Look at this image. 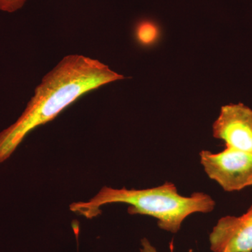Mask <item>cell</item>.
Segmentation results:
<instances>
[{
  "instance_id": "obj_7",
  "label": "cell",
  "mask_w": 252,
  "mask_h": 252,
  "mask_svg": "<svg viewBox=\"0 0 252 252\" xmlns=\"http://www.w3.org/2000/svg\"><path fill=\"white\" fill-rule=\"evenodd\" d=\"M26 0H0V11L14 13L24 6Z\"/></svg>"
},
{
  "instance_id": "obj_5",
  "label": "cell",
  "mask_w": 252,
  "mask_h": 252,
  "mask_svg": "<svg viewBox=\"0 0 252 252\" xmlns=\"http://www.w3.org/2000/svg\"><path fill=\"white\" fill-rule=\"evenodd\" d=\"M213 252H252V205L241 216L222 217L210 235Z\"/></svg>"
},
{
  "instance_id": "obj_8",
  "label": "cell",
  "mask_w": 252,
  "mask_h": 252,
  "mask_svg": "<svg viewBox=\"0 0 252 252\" xmlns=\"http://www.w3.org/2000/svg\"><path fill=\"white\" fill-rule=\"evenodd\" d=\"M141 252H158L156 248L151 244L147 238H143L141 240Z\"/></svg>"
},
{
  "instance_id": "obj_2",
  "label": "cell",
  "mask_w": 252,
  "mask_h": 252,
  "mask_svg": "<svg viewBox=\"0 0 252 252\" xmlns=\"http://www.w3.org/2000/svg\"><path fill=\"white\" fill-rule=\"evenodd\" d=\"M111 203L127 204L130 215L154 217L160 229L172 233H177L190 215L210 213L216 205L206 193L195 192L190 196H183L174 184L166 182L159 187L140 190L104 187L89 201L73 203L69 209L92 219L100 213L99 207Z\"/></svg>"
},
{
  "instance_id": "obj_4",
  "label": "cell",
  "mask_w": 252,
  "mask_h": 252,
  "mask_svg": "<svg viewBox=\"0 0 252 252\" xmlns=\"http://www.w3.org/2000/svg\"><path fill=\"white\" fill-rule=\"evenodd\" d=\"M212 132L225 147L252 154V109L241 103L223 106Z\"/></svg>"
},
{
  "instance_id": "obj_6",
  "label": "cell",
  "mask_w": 252,
  "mask_h": 252,
  "mask_svg": "<svg viewBox=\"0 0 252 252\" xmlns=\"http://www.w3.org/2000/svg\"><path fill=\"white\" fill-rule=\"evenodd\" d=\"M160 35V27L152 20L144 19L136 25L135 36L136 40L140 45H154L158 40Z\"/></svg>"
},
{
  "instance_id": "obj_1",
  "label": "cell",
  "mask_w": 252,
  "mask_h": 252,
  "mask_svg": "<svg viewBox=\"0 0 252 252\" xmlns=\"http://www.w3.org/2000/svg\"><path fill=\"white\" fill-rule=\"evenodd\" d=\"M124 76L97 60L69 55L43 78L22 115L0 132V163L7 160L26 135L51 122L84 94Z\"/></svg>"
},
{
  "instance_id": "obj_3",
  "label": "cell",
  "mask_w": 252,
  "mask_h": 252,
  "mask_svg": "<svg viewBox=\"0 0 252 252\" xmlns=\"http://www.w3.org/2000/svg\"><path fill=\"white\" fill-rule=\"evenodd\" d=\"M200 159L207 175L225 191L252 187V154L225 147L217 154L201 151Z\"/></svg>"
}]
</instances>
